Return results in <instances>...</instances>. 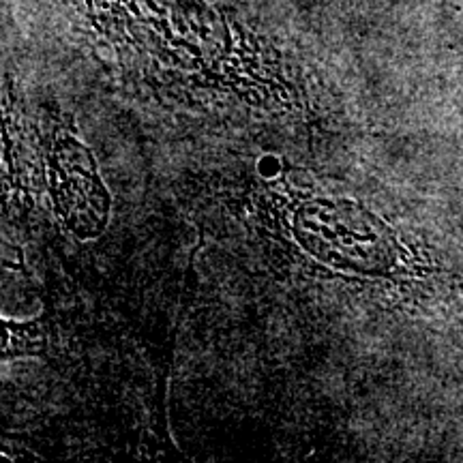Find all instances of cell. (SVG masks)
Wrapping results in <instances>:
<instances>
[{
  "label": "cell",
  "instance_id": "6da1fadb",
  "mask_svg": "<svg viewBox=\"0 0 463 463\" xmlns=\"http://www.w3.org/2000/svg\"><path fill=\"white\" fill-rule=\"evenodd\" d=\"M373 219L364 217L356 206L344 202H317L305 208L300 217V232L307 247L316 256L331 264L350 269H367L375 262L372 249H380L382 241L372 230Z\"/></svg>",
  "mask_w": 463,
  "mask_h": 463
}]
</instances>
